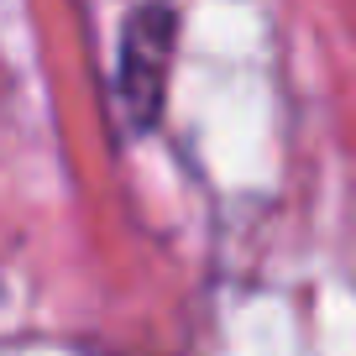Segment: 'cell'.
<instances>
[{
  "mask_svg": "<svg viewBox=\"0 0 356 356\" xmlns=\"http://www.w3.org/2000/svg\"><path fill=\"white\" fill-rule=\"evenodd\" d=\"M173 47H178V11L168 0H142L121 26V58H115V100H121L131 131H152L163 115Z\"/></svg>",
  "mask_w": 356,
  "mask_h": 356,
  "instance_id": "cell-1",
  "label": "cell"
}]
</instances>
